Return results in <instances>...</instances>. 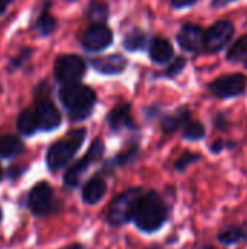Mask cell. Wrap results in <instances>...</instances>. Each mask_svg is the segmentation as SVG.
Segmentation results:
<instances>
[{
  "mask_svg": "<svg viewBox=\"0 0 247 249\" xmlns=\"http://www.w3.org/2000/svg\"><path fill=\"white\" fill-rule=\"evenodd\" d=\"M169 217V209L162 196L157 191H148L143 193L140 197L132 222L135 226L146 233H153L162 229V226L167 222Z\"/></svg>",
  "mask_w": 247,
  "mask_h": 249,
  "instance_id": "6da1fadb",
  "label": "cell"
},
{
  "mask_svg": "<svg viewBox=\"0 0 247 249\" xmlns=\"http://www.w3.org/2000/svg\"><path fill=\"white\" fill-rule=\"evenodd\" d=\"M60 101L64 105L70 121L79 123L86 120L96 104V93L92 88L80 85V83H70L64 85L60 89Z\"/></svg>",
  "mask_w": 247,
  "mask_h": 249,
  "instance_id": "7a4b0ae2",
  "label": "cell"
},
{
  "mask_svg": "<svg viewBox=\"0 0 247 249\" xmlns=\"http://www.w3.org/2000/svg\"><path fill=\"white\" fill-rule=\"evenodd\" d=\"M86 139V130L84 128H76L67 133L66 139L55 142L51 144V147L47 152V165L52 172H57L63 168H66L74 155L82 147L83 142Z\"/></svg>",
  "mask_w": 247,
  "mask_h": 249,
  "instance_id": "3957f363",
  "label": "cell"
},
{
  "mask_svg": "<svg viewBox=\"0 0 247 249\" xmlns=\"http://www.w3.org/2000/svg\"><path fill=\"white\" fill-rule=\"evenodd\" d=\"M143 188H130L124 193H121L119 196H116L109 207H108V213H106V220L111 226H122L128 222L132 220L134 216V210L135 206L140 200V197L143 196Z\"/></svg>",
  "mask_w": 247,
  "mask_h": 249,
  "instance_id": "277c9868",
  "label": "cell"
},
{
  "mask_svg": "<svg viewBox=\"0 0 247 249\" xmlns=\"http://www.w3.org/2000/svg\"><path fill=\"white\" fill-rule=\"evenodd\" d=\"M28 207L33 216L44 217L57 213L60 209V201L55 198L54 188L48 182L42 181L33 185L28 194Z\"/></svg>",
  "mask_w": 247,
  "mask_h": 249,
  "instance_id": "5b68a950",
  "label": "cell"
},
{
  "mask_svg": "<svg viewBox=\"0 0 247 249\" xmlns=\"http://www.w3.org/2000/svg\"><path fill=\"white\" fill-rule=\"evenodd\" d=\"M103 152H105V146H103V142L100 139H96L87 153L80 159L77 160L74 165H71L66 174H64V185L67 188H76L80 182V178L83 177V174L89 169V166L95 162H98L102 156H103Z\"/></svg>",
  "mask_w": 247,
  "mask_h": 249,
  "instance_id": "8992f818",
  "label": "cell"
},
{
  "mask_svg": "<svg viewBox=\"0 0 247 249\" xmlns=\"http://www.w3.org/2000/svg\"><path fill=\"white\" fill-rule=\"evenodd\" d=\"M86 73V64L76 54L60 55L54 64V76L63 85L77 83Z\"/></svg>",
  "mask_w": 247,
  "mask_h": 249,
  "instance_id": "52a82bcc",
  "label": "cell"
},
{
  "mask_svg": "<svg viewBox=\"0 0 247 249\" xmlns=\"http://www.w3.org/2000/svg\"><path fill=\"white\" fill-rule=\"evenodd\" d=\"M234 34V26L229 20H218L211 28L207 29L204 36V48L208 53L221 51L231 39Z\"/></svg>",
  "mask_w": 247,
  "mask_h": 249,
  "instance_id": "ba28073f",
  "label": "cell"
},
{
  "mask_svg": "<svg viewBox=\"0 0 247 249\" xmlns=\"http://www.w3.org/2000/svg\"><path fill=\"white\" fill-rule=\"evenodd\" d=\"M114 41V34L111 28L105 23L90 25L82 35V45L87 51H102L108 48Z\"/></svg>",
  "mask_w": 247,
  "mask_h": 249,
  "instance_id": "9c48e42d",
  "label": "cell"
},
{
  "mask_svg": "<svg viewBox=\"0 0 247 249\" xmlns=\"http://www.w3.org/2000/svg\"><path fill=\"white\" fill-rule=\"evenodd\" d=\"M246 76L236 73V74H227L215 79L211 82L210 92L217 98H233L239 96L246 89Z\"/></svg>",
  "mask_w": 247,
  "mask_h": 249,
  "instance_id": "30bf717a",
  "label": "cell"
},
{
  "mask_svg": "<svg viewBox=\"0 0 247 249\" xmlns=\"http://www.w3.org/2000/svg\"><path fill=\"white\" fill-rule=\"evenodd\" d=\"M35 115L38 121V130L52 131L61 124V114L57 107L47 98L38 99L35 105Z\"/></svg>",
  "mask_w": 247,
  "mask_h": 249,
  "instance_id": "8fae6325",
  "label": "cell"
},
{
  "mask_svg": "<svg viewBox=\"0 0 247 249\" xmlns=\"http://www.w3.org/2000/svg\"><path fill=\"white\" fill-rule=\"evenodd\" d=\"M204 36L205 32L201 26L186 23L178 34V42L181 48L189 53H197L204 48Z\"/></svg>",
  "mask_w": 247,
  "mask_h": 249,
  "instance_id": "7c38bea8",
  "label": "cell"
},
{
  "mask_svg": "<svg viewBox=\"0 0 247 249\" xmlns=\"http://www.w3.org/2000/svg\"><path fill=\"white\" fill-rule=\"evenodd\" d=\"M92 67L102 74L114 76V74H121L128 66V61L124 55L119 54H111L105 57H98L90 61Z\"/></svg>",
  "mask_w": 247,
  "mask_h": 249,
  "instance_id": "4fadbf2b",
  "label": "cell"
},
{
  "mask_svg": "<svg viewBox=\"0 0 247 249\" xmlns=\"http://www.w3.org/2000/svg\"><path fill=\"white\" fill-rule=\"evenodd\" d=\"M108 125L112 131H121L124 128H135V121L131 114V105L122 104L116 105L108 114Z\"/></svg>",
  "mask_w": 247,
  "mask_h": 249,
  "instance_id": "5bb4252c",
  "label": "cell"
},
{
  "mask_svg": "<svg viewBox=\"0 0 247 249\" xmlns=\"http://www.w3.org/2000/svg\"><path fill=\"white\" fill-rule=\"evenodd\" d=\"M106 190H108V185H106V181L100 177H93L90 178L83 190H82V198L86 204H98L106 194Z\"/></svg>",
  "mask_w": 247,
  "mask_h": 249,
  "instance_id": "9a60e30c",
  "label": "cell"
},
{
  "mask_svg": "<svg viewBox=\"0 0 247 249\" xmlns=\"http://www.w3.org/2000/svg\"><path fill=\"white\" fill-rule=\"evenodd\" d=\"M189 109L186 107H182L179 109H176L173 114L165 115L160 121V128L163 133L166 134H172L175 131H178L181 127H183L188 121H189Z\"/></svg>",
  "mask_w": 247,
  "mask_h": 249,
  "instance_id": "2e32d148",
  "label": "cell"
},
{
  "mask_svg": "<svg viewBox=\"0 0 247 249\" xmlns=\"http://www.w3.org/2000/svg\"><path fill=\"white\" fill-rule=\"evenodd\" d=\"M148 53H150V58L154 63L165 64V63L170 61V58L173 57V47L167 39L156 38V39H153Z\"/></svg>",
  "mask_w": 247,
  "mask_h": 249,
  "instance_id": "e0dca14e",
  "label": "cell"
},
{
  "mask_svg": "<svg viewBox=\"0 0 247 249\" xmlns=\"http://www.w3.org/2000/svg\"><path fill=\"white\" fill-rule=\"evenodd\" d=\"M49 4L51 3H45L41 15L38 16V19H36V22L33 25V28H35V31L38 32L39 36H48V35L54 34L57 31V26H58L57 19L49 12Z\"/></svg>",
  "mask_w": 247,
  "mask_h": 249,
  "instance_id": "ac0fdd59",
  "label": "cell"
},
{
  "mask_svg": "<svg viewBox=\"0 0 247 249\" xmlns=\"http://www.w3.org/2000/svg\"><path fill=\"white\" fill-rule=\"evenodd\" d=\"M23 152V143L19 137L6 134L0 137V158L10 159Z\"/></svg>",
  "mask_w": 247,
  "mask_h": 249,
  "instance_id": "d6986e66",
  "label": "cell"
},
{
  "mask_svg": "<svg viewBox=\"0 0 247 249\" xmlns=\"http://www.w3.org/2000/svg\"><path fill=\"white\" fill-rule=\"evenodd\" d=\"M17 130L20 134L23 136H32L38 131V121H36V115H35V109L32 108H26L23 109L19 117H17Z\"/></svg>",
  "mask_w": 247,
  "mask_h": 249,
  "instance_id": "ffe728a7",
  "label": "cell"
},
{
  "mask_svg": "<svg viewBox=\"0 0 247 249\" xmlns=\"http://www.w3.org/2000/svg\"><path fill=\"white\" fill-rule=\"evenodd\" d=\"M146 44H147V34L141 29H137V28L130 31L122 41V45L127 51L143 50V48H146Z\"/></svg>",
  "mask_w": 247,
  "mask_h": 249,
  "instance_id": "44dd1931",
  "label": "cell"
},
{
  "mask_svg": "<svg viewBox=\"0 0 247 249\" xmlns=\"http://www.w3.org/2000/svg\"><path fill=\"white\" fill-rule=\"evenodd\" d=\"M87 18L93 23H105L108 20L109 12H108V4L100 1V0H92L89 7H87Z\"/></svg>",
  "mask_w": 247,
  "mask_h": 249,
  "instance_id": "7402d4cb",
  "label": "cell"
},
{
  "mask_svg": "<svg viewBox=\"0 0 247 249\" xmlns=\"http://www.w3.org/2000/svg\"><path fill=\"white\" fill-rule=\"evenodd\" d=\"M217 241L224 245V247H233L236 244H239L242 241V232H240V226L231 225L227 226L226 229H223L218 235H217Z\"/></svg>",
  "mask_w": 247,
  "mask_h": 249,
  "instance_id": "603a6c76",
  "label": "cell"
},
{
  "mask_svg": "<svg viewBox=\"0 0 247 249\" xmlns=\"http://www.w3.org/2000/svg\"><path fill=\"white\" fill-rule=\"evenodd\" d=\"M247 54V34L243 35L240 39H237L230 50L227 51V58L230 61H240L242 58H245Z\"/></svg>",
  "mask_w": 247,
  "mask_h": 249,
  "instance_id": "cb8c5ba5",
  "label": "cell"
},
{
  "mask_svg": "<svg viewBox=\"0 0 247 249\" xmlns=\"http://www.w3.org/2000/svg\"><path fill=\"white\" fill-rule=\"evenodd\" d=\"M205 137V127L199 121H192L186 124L183 130V139L189 142H198Z\"/></svg>",
  "mask_w": 247,
  "mask_h": 249,
  "instance_id": "d4e9b609",
  "label": "cell"
},
{
  "mask_svg": "<svg viewBox=\"0 0 247 249\" xmlns=\"http://www.w3.org/2000/svg\"><path fill=\"white\" fill-rule=\"evenodd\" d=\"M202 156L199 153H192V152H185L176 162H175V169L178 172H185L191 165L199 162Z\"/></svg>",
  "mask_w": 247,
  "mask_h": 249,
  "instance_id": "484cf974",
  "label": "cell"
},
{
  "mask_svg": "<svg viewBox=\"0 0 247 249\" xmlns=\"http://www.w3.org/2000/svg\"><path fill=\"white\" fill-rule=\"evenodd\" d=\"M32 53H33L32 48H22L20 53H19L16 57H13V58L10 60V63H9V66H7V71H16L17 69H20V67L31 58Z\"/></svg>",
  "mask_w": 247,
  "mask_h": 249,
  "instance_id": "4316f807",
  "label": "cell"
},
{
  "mask_svg": "<svg viewBox=\"0 0 247 249\" xmlns=\"http://www.w3.org/2000/svg\"><path fill=\"white\" fill-rule=\"evenodd\" d=\"M138 152H140V147L135 144V146H132V147L127 149L125 152L119 153L118 156H115V159H114L111 163H112V165H115V166H124V165H127V163L132 162V160L135 159V156L138 155Z\"/></svg>",
  "mask_w": 247,
  "mask_h": 249,
  "instance_id": "83f0119b",
  "label": "cell"
},
{
  "mask_svg": "<svg viewBox=\"0 0 247 249\" xmlns=\"http://www.w3.org/2000/svg\"><path fill=\"white\" fill-rule=\"evenodd\" d=\"M185 66H186V58L185 57H176L173 60V63L169 66V69L166 70V76L167 77H173V76L179 74L185 69Z\"/></svg>",
  "mask_w": 247,
  "mask_h": 249,
  "instance_id": "f1b7e54d",
  "label": "cell"
},
{
  "mask_svg": "<svg viewBox=\"0 0 247 249\" xmlns=\"http://www.w3.org/2000/svg\"><path fill=\"white\" fill-rule=\"evenodd\" d=\"M236 143H226L224 140H215L213 144H211V152L213 153H221L224 147H234Z\"/></svg>",
  "mask_w": 247,
  "mask_h": 249,
  "instance_id": "f546056e",
  "label": "cell"
},
{
  "mask_svg": "<svg viewBox=\"0 0 247 249\" xmlns=\"http://www.w3.org/2000/svg\"><path fill=\"white\" fill-rule=\"evenodd\" d=\"M198 0H170V4L173 9H185V7H191L197 3Z\"/></svg>",
  "mask_w": 247,
  "mask_h": 249,
  "instance_id": "4dcf8cb0",
  "label": "cell"
},
{
  "mask_svg": "<svg viewBox=\"0 0 247 249\" xmlns=\"http://www.w3.org/2000/svg\"><path fill=\"white\" fill-rule=\"evenodd\" d=\"M214 125H215L218 130L224 131V130H227V127H229V121H227V120H226V117L221 114V115H218V117L214 120Z\"/></svg>",
  "mask_w": 247,
  "mask_h": 249,
  "instance_id": "1f68e13d",
  "label": "cell"
},
{
  "mask_svg": "<svg viewBox=\"0 0 247 249\" xmlns=\"http://www.w3.org/2000/svg\"><path fill=\"white\" fill-rule=\"evenodd\" d=\"M12 3L13 0H0V15H3Z\"/></svg>",
  "mask_w": 247,
  "mask_h": 249,
  "instance_id": "d6a6232c",
  "label": "cell"
},
{
  "mask_svg": "<svg viewBox=\"0 0 247 249\" xmlns=\"http://www.w3.org/2000/svg\"><path fill=\"white\" fill-rule=\"evenodd\" d=\"M231 1H236V0H213V7H223Z\"/></svg>",
  "mask_w": 247,
  "mask_h": 249,
  "instance_id": "836d02e7",
  "label": "cell"
},
{
  "mask_svg": "<svg viewBox=\"0 0 247 249\" xmlns=\"http://www.w3.org/2000/svg\"><path fill=\"white\" fill-rule=\"evenodd\" d=\"M240 232H242V241L247 242V220H245V222L240 225Z\"/></svg>",
  "mask_w": 247,
  "mask_h": 249,
  "instance_id": "e575fe53",
  "label": "cell"
},
{
  "mask_svg": "<svg viewBox=\"0 0 247 249\" xmlns=\"http://www.w3.org/2000/svg\"><path fill=\"white\" fill-rule=\"evenodd\" d=\"M68 249H86L83 245H80V244H74V245H71Z\"/></svg>",
  "mask_w": 247,
  "mask_h": 249,
  "instance_id": "d590c367",
  "label": "cell"
},
{
  "mask_svg": "<svg viewBox=\"0 0 247 249\" xmlns=\"http://www.w3.org/2000/svg\"><path fill=\"white\" fill-rule=\"evenodd\" d=\"M1 179H3V169H1V166H0V182H1Z\"/></svg>",
  "mask_w": 247,
  "mask_h": 249,
  "instance_id": "8d00e7d4",
  "label": "cell"
},
{
  "mask_svg": "<svg viewBox=\"0 0 247 249\" xmlns=\"http://www.w3.org/2000/svg\"><path fill=\"white\" fill-rule=\"evenodd\" d=\"M202 249H215L214 247H211V245H208V247H205V248H202Z\"/></svg>",
  "mask_w": 247,
  "mask_h": 249,
  "instance_id": "74e56055",
  "label": "cell"
},
{
  "mask_svg": "<svg viewBox=\"0 0 247 249\" xmlns=\"http://www.w3.org/2000/svg\"><path fill=\"white\" fill-rule=\"evenodd\" d=\"M1 217H3V216H1V210H0V222H1Z\"/></svg>",
  "mask_w": 247,
  "mask_h": 249,
  "instance_id": "f35d334b",
  "label": "cell"
},
{
  "mask_svg": "<svg viewBox=\"0 0 247 249\" xmlns=\"http://www.w3.org/2000/svg\"><path fill=\"white\" fill-rule=\"evenodd\" d=\"M0 93H1V86H0Z\"/></svg>",
  "mask_w": 247,
  "mask_h": 249,
  "instance_id": "ab89813d",
  "label": "cell"
},
{
  "mask_svg": "<svg viewBox=\"0 0 247 249\" xmlns=\"http://www.w3.org/2000/svg\"><path fill=\"white\" fill-rule=\"evenodd\" d=\"M246 67H247V60H246Z\"/></svg>",
  "mask_w": 247,
  "mask_h": 249,
  "instance_id": "60d3db41",
  "label": "cell"
},
{
  "mask_svg": "<svg viewBox=\"0 0 247 249\" xmlns=\"http://www.w3.org/2000/svg\"><path fill=\"white\" fill-rule=\"evenodd\" d=\"M150 249H157V248H150Z\"/></svg>",
  "mask_w": 247,
  "mask_h": 249,
  "instance_id": "b9f144b4",
  "label": "cell"
}]
</instances>
